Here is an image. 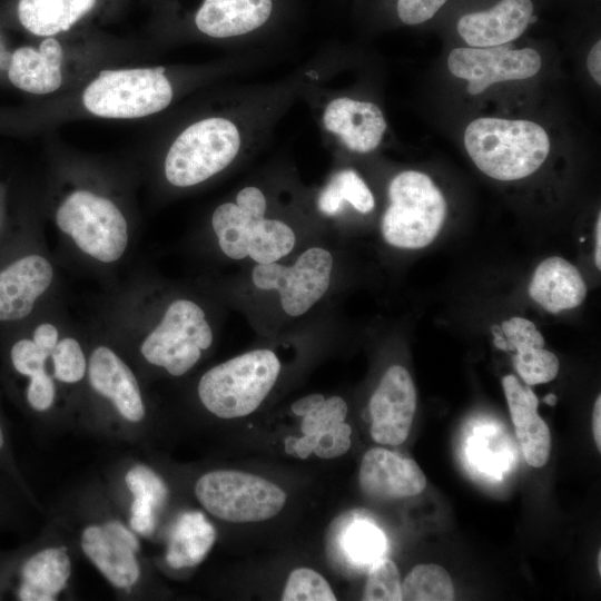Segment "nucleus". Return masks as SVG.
I'll use <instances>...</instances> for the list:
<instances>
[{"mask_svg":"<svg viewBox=\"0 0 601 601\" xmlns=\"http://www.w3.org/2000/svg\"><path fill=\"white\" fill-rule=\"evenodd\" d=\"M49 516L69 534L78 556L88 561L121 600L148 595L150 570L140 538L112 502L101 477L63 493Z\"/></svg>","mask_w":601,"mask_h":601,"instance_id":"f257e3e1","label":"nucleus"},{"mask_svg":"<svg viewBox=\"0 0 601 601\" xmlns=\"http://www.w3.org/2000/svg\"><path fill=\"white\" fill-rule=\"evenodd\" d=\"M63 331L58 322L39 313L0 334V384L39 431L73 426L50 366V353Z\"/></svg>","mask_w":601,"mask_h":601,"instance_id":"f03ea898","label":"nucleus"},{"mask_svg":"<svg viewBox=\"0 0 601 601\" xmlns=\"http://www.w3.org/2000/svg\"><path fill=\"white\" fill-rule=\"evenodd\" d=\"M149 421L140 375L128 357L115 343H89L76 427L109 441L140 445Z\"/></svg>","mask_w":601,"mask_h":601,"instance_id":"7ed1b4c3","label":"nucleus"},{"mask_svg":"<svg viewBox=\"0 0 601 601\" xmlns=\"http://www.w3.org/2000/svg\"><path fill=\"white\" fill-rule=\"evenodd\" d=\"M77 556L69 534L48 516L33 540L0 550V601L70 599Z\"/></svg>","mask_w":601,"mask_h":601,"instance_id":"20e7f679","label":"nucleus"},{"mask_svg":"<svg viewBox=\"0 0 601 601\" xmlns=\"http://www.w3.org/2000/svg\"><path fill=\"white\" fill-rule=\"evenodd\" d=\"M214 341L211 326L203 307L189 298L169 302L157 321L132 329L118 346L135 368L161 370L179 377L188 373Z\"/></svg>","mask_w":601,"mask_h":601,"instance_id":"39448f33","label":"nucleus"},{"mask_svg":"<svg viewBox=\"0 0 601 601\" xmlns=\"http://www.w3.org/2000/svg\"><path fill=\"white\" fill-rule=\"evenodd\" d=\"M464 145L481 171L502 181L530 176L541 167L550 151L549 136L540 125L491 117L469 124Z\"/></svg>","mask_w":601,"mask_h":601,"instance_id":"423d86ee","label":"nucleus"},{"mask_svg":"<svg viewBox=\"0 0 601 601\" xmlns=\"http://www.w3.org/2000/svg\"><path fill=\"white\" fill-rule=\"evenodd\" d=\"M56 279L52 260L32 236H4L0 242V334L40 313Z\"/></svg>","mask_w":601,"mask_h":601,"instance_id":"0eeeda50","label":"nucleus"},{"mask_svg":"<svg viewBox=\"0 0 601 601\" xmlns=\"http://www.w3.org/2000/svg\"><path fill=\"white\" fill-rule=\"evenodd\" d=\"M279 372L280 362L273 351L254 349L206 371L198 381L197 395L219 418L243 417L262 404Z\"/></svg>","mask_w":601,"mask_h":601,"instance_id":"6e6552de","label":"nucleus"},{"mask_svg":"<svg viewBox=\"0 0 601 601\" xmlns=\"http://www.w3.org/2000/svg\"><path fill=\"white\" fill-rule=\"evenodd\" d=\"M55 223L79 253L97 264H117L128 252V220L105 196L86 189L70 193L58 206Z\"/></svg>","mask_w":601,"mask_h":601,"instance_id":"1a4fd4ad","label":"nucleus"},{"mask_svg":"<svg viewBox=\"0 0 601 601\" xmlns=\"http://www.w3.org/2000/svg\"><path fill=\"white\" fill-rule=\"evenodd\" d=\"M101 479L129 528L140 539L160 538L170 487L159 470L140 456L126 455L108 464Z\"/></svg>","mask_w":601,"mask_h":601,"instance_id":"9d476101","label":"nucleus"},{"mask_svg":"<svg viewBox=\"0 0 601 601\" xmlns=\"http://www.w3.org/2000/svg\"><path fill=\"white\" fill-rule=\"evenodd\" d=\"M388 198L381 223L384 239L404 249L430 245L446 217V201L431 178L415 170L400 173L390 183Z\"/></svg>","mask_w":601,"mask_h":601,"instance_id":"9b49d317","label":"nucleus"},{"mask_svg":"<svg viewBox=\"0 0 601 601\" xmlns=\"http://www.w3.org/2000/svg\"><path fill=\"white\" fill-rule=\"evenodd\" d=\"M199 504L226 522H260L277 515L285 505V492L260 476L234 470H211L193 485Z\"/></svg>","mask_w":601,"mask_h":601,"instance_id":"f8f14e48","label":"nucleus"},{"mask_svg":"<svg viewBox=\"0 0 601 601\" xmlns=\"http://www.w3.org/2000/svg\"><path fill=\"white\" fill-rule=\"evenodd\" d=\"M240 135L225 118L199 120L173 142L165 159V176L176 187H190L224 170L237 156Z\"/></svg>","mask_w":601,"mask_h":601,"instance_id":"ddd939ff","label":"nucleus"},{"mask_svg":"<svg viewBox=\"0 0 601 601\" xmlns=\"http://www.w3.org/2000/svg\"><path fill=\"white\" fill-rule=\"evenodd\" d=\"M162 68L104 70L86 88L88 111L105 118H140L165 109L173 88Z\"/></svg>","mask_w":601,"mask_h":601,"instance_id":"4468645a","label":"nucleus"},{"mask_svg":"<svg viewBox=\"0 0 601 601\" xmlns=\"http://www.w3.org/2000/svg\"><path fill=\"white\" fill-rule=\"evenodd\" d=\"M332 254L312 247L299 255L292 266L257 264L252 273L254 285L264 290H277L283 311L297 317L307 313L326 294L333 269Z\"/></svg>","mask_w":601,"mask_h":601,"instance_id":"2eb2a0df","label":"nucleus"},{"mask_svg":"<svg viewBox=\"0 0 601 601\" xmlns=\"http://www.w3.org/2000/svg\"><path fill=\"white\" fill-rule=\"evenodd\" d=\"M541 66V56L535 49H512L504 45L455 48L447 58L452 75L469 81L471 95H479L495 82L530 78Z\"/></svg>","mask_w":601,"mask_h":601,"instance_id":"dca6fc26","label":"nucleus"},{"mask_svg":"<svg viewBox=\"0 0 601 601\" xmlns=\"http://www.w3.org/2000/svg\"><path fill=\"white\" fill-rule=\"evenodd\" d=\"M416 410V390L410 373L391 366L373 393L368 411L371 435L382 445H400L408 436Z\"/></svg>","mask_w":601,"mask_h":601,"instance_id":"f3484780","label":"nucleus"},{"mask_svg":"<svg viewBox=\"0 0 601 601\" xmlns=\"http://www.w3.org/2000/svg\"><path fill=\"white\" fill-rule=\"evenodd\" d=\"M358 480L366 495L380 500L415 496L426 485V477L415 461L383 447L364 454Z\"/></svg>","mask_w":601,"mask_h":601,"instance_id":"a211bd4d","label":"nucleus"},{"mask_svg":"<svg viewBox=\"0 0 601 601\" xmlns=\"http://www.w3.org/2000/svg\"><path fill=\"white\" fill-rule=\"evenodd\" d=\"M266 207L263 191L247 186L237 194L236 203H224L215 209L211 227L227 257L235 260L248 257V245L265 218Z\"/></svg>","mask_w":601,"mask_h":601,"instance_id":"6ab92c4d","label":"nucleus"},{"mask_svg":"<svg viewBox=\"0 0 601 601\" xmlns=\"http://www.w3.org/2000/svg\"><path fill=\"white\" fill-rule=\"evenodd\" d=\"M532 14L531 0H501L489 10L462 16L456 28L470 47L501 46L519 38Z\"/></svg>","mask_w":601,"mask_h":601,"instance_id":"aec40b11","label":"nucleus"},{"mask_svg":"<svg viewBox=\"0 0 601 601\" xmlns=\"http://www.w3.org/2000/svg\"><path fill=\"white\" fill-rule=\"evenodd\" d=\"M325 128L352 151L370 152L381 142L386 121L373 102L347 97L332 100L323 115Z\"/></svg>","mask_w":601,"mask_h":601,"instance_id":"412c9836","label":"nucleus"},{"mask_svg":"<svg viewBox=\"0 0 601 601\" xmlns=\"http://www.w3.org/2000/svg\"><path fill=\"white\" fill-rule=\"evenodd\" d=\"M515 434L529 465L541 467L549 460L551 433L538 414V397L529 386H522L514 375L502 380Z\"/></svg>","mask_w":601,"mask_h":601,"instance_id":"4be33fe9","label":"nucleus"},{"mask_svg":"<svg viewBox=\"0 0 601 601\" xmlns=\"http://www.w3.org/2000/svg\"><path fill=\"white\" fill-rule=\"evenodd\" d=\"M505 351H515L513 365L526 385H538L554 380L559 359L544 348V338L531 321L512 317L501 326Z\"/></svg>","mask_w":601,"mask_h":601,"instance_id":"5701e85b","label":"nucleus"},{"mask_svg":"<svg viewBox=\"0 0 601 601\" xmlns=\"http://www.w3.org/2000/svg\"><path fill=\"white\" fill-rule=\"evenodd\" d=\"M529 294L545 311L556 314L579 306L585 298L587 286L574 265L553 256L536 267Z\"/></svg>","mask_w":601,"mask_h":601,"instance_id":"b1692460","label":"nucleus"},{"mask_svg":"<svg viewBox=\"0 0 601 601\" xmlns=\"http://www.w3.org/2000/svg\"><path fill=\"white\" fill-rule=\"evenodd\" d=\"M272 9V0H205L195 22L209 37H236L262 27Z\"/></svg>","mask_w":601,"mask_h":601,"instance_id":"393cba45","label":"nucleus"},{"mask_svg":"<svg viewBox=\"0 0 601 601\" xmlns=\"http://www.w3.org/2000/svg\"><path fill=\"white\" fill-rule=\"evenodd\" d=\"M164 562L173 570L198 565L216 540V531L204 513L184 511L166 529Z\"/></svg>","mask_w":601,"mask_h":601,"instance_id":"a878e982","label":"nucleus"},{"mask_svg":"<svg viewBox=\"0 0 601 601\" xmlns=\"http://www.w3.org/2000/svg\"><path fill=\"white\" fill-rule=\"evenodd\" d=\"M62 49L60 43L48 38L36 50L32 47L17 49L8 70L12 85L36 95H45L57 90L62 81Z\"/></svg>","mask_w":601,"mask_h":601,"instance_id":"bb28decb","label":"nucleus"},{"mask_svg":"<svg viewBox=\"0 0 601 601\" xmlns=\"http://www.w3.org/2000/svg\"><path fill=\"white\" fill-rule=\"evenodd\" d=\"M95 3L96 0H20L18 16L28 31L49 37L68 30Z\"/></svg>","mask_w":601,"mask_h":601,"instance_id":"cd10ccee","label":"nucleus"},{"mask_svg":"<svg viewBox=\"0 0 601 601\" xmlns=\"http://www.w3.org/2000/svg\"><path fill=\"white\" fill-rule=\"evenodd\" d=\"M344 203H349L362 214H367L375 207L372 191L353 169L336 173L317 198L318 209L327 216L338 214Z\"/></svg>","mask_w":601,"mask_h":601,"instance_id":"c85d7f7f","label":"nucleus"},{"mask_svg":"<svg viewBox=\"0 0 601 601\" xmlns=\"http://www.w3.org/2000/svg\"><path fill=\"white\" fill-rule=\"evenodd\" d=\"M454 587L447 571L437 564H418L402 583V600L452 601Z\"/></svg>","mask_w":601,"mask_h":601,"instance_id":"c756f323","label":"nucleus"},{"mask_svg":"<svg viewBox=\"0 0 601 601\" xmlns=\"http://www.w3.org/2000/svg\"><path fill=\"white\" fill-rule=\"evenodd\" d=\"M342 548L352 561L374 563L383 554L385 539L375 525L366 521H356L344 530Z\"/></svg>","mask_w":601,"mask_h":601,"instance_id":"7c9ffc66","label":"nucleus"},{"mask_svg":"<svg viewBox=\"0 0 601 601\" xmlns=\"http://www.w3.org/2000/svg\"><path fill=\"white\" fill-rule=\"evenodd\" d=\"M0 472L10 479L22 493L30 508L40 513L45 510L26 479L16 456L10 424L1 404L0 395Z\"/></svg>","mask_w":601,"mask_h":601,"instance_id":"2f4dec72","label":"nucleus"},{"mask_svg":"<svg viewBox=\"0 0 601 601\" xmlns=\"http://www.w3.org/2000/svg\"><path fill=\"white\" fill-rule=\"evenodd\" d=\"M283 601H335L336 597L328 582L315 570L298 568L290 572Z\"/></svg>","mask_w":601,"mask_h":601,"instance_id":"473e14b6","label":"nucleus"},{"mask_svg":"<svg viewBox=\"0 0 601 601\" xmlns=\"http://www.w3.org/2000/svg\"><path fill=\"white\" fill-rule=\"evenodd\" d=\"M363 600H402L401 578L398 570L393 561L386 559H378L373 563L365 583Z\"/></svg>","mask_w":601,"mask_h":601,"instance_id":"72a5a7b5","label":"nucleus"},{"mask_svg":"<svg viewBox=\"0 0 601 601\" xmlns=\"http://www.w3.org/2000/svg\"><path fill=\"white\" fill-rule=\"evenodd\" d=\"M347 404L341 396L325 398L317 407L303 416L302 433L316 434L345 421Z\"/></svg>","mask_w":601,"mask_h":601,"instance_id":"f704fd0d","label":"nucleus"},{"mask_svg":"<svg viewBox=\"0 0 601 601\" xmlns=\"http://www.w3.org/2000/svg\"><path fill=\"white\" fill-rule=\"evenodd\" d=\"M351 426L345 421L336 423L326 431L313 434V453L322 459H334L345 454L351 447Z\"/></svg>","mask_w":601,"mask_h":601,"instance_id":"c9c22d12","label":"nucleus"},{"mask_svg":"<svg viewBox=\"0 0 601 601\" xmlns=\"http://www.w3.org/2000/svg\"><path fill=\"white\" fill-rule=\"evenodd\" d=\"M23 504L30 506L13 482L0 472V532L14 525Z\"/></svg>","mask_w":601,"mask_h":601,"instance_id":"e433bc0d","label":"nucleus"},{"mask_svg":"<svg viewBox=\"0 0 601 601\" xmlns=\"http://www.w3.org/2000/svg\"><path fill=\"white\" fill-rule=\"evenodd\" d=\"M447 0H398L397 14L406 24H418L434 17Z\"/></svg>","mask_w":601,"mask_h":601,"instance_id":"4c0bfd02","label":"nucleus"},{"mask_svg":"<svg viewBox=\"0 0 601 601\" xmlns=\"http://www.w3.org/2000/svg\"><path fill=\"white\" fill-rule=\"evenodd\" d=\"M324 400L325 397L318 393L306 395L292 404V411L298 416H304L317 407Z\"/></svg>","mask_w":601,"mask_h":601,"instance_id":"58836bf2","label":"nucleus"},{"mask_svg":"<svg viewBox=\"0 0 601 601\" xmlns=\"http://www.w3.org/2000/svg\"><path fill=\"white\" fill-rule=\"evenodd\" d=\"M587 67L594 79V81L601 83V41L595 42V45L590 50L587 58Z\"/></svg>","mask_w":601,"mask_h":601,"instance_id":"ea45409f","label":"nucleus"},{"mask_svg":"<svg viewBox=\"0 0 601 601\" xmlns=\"http://www.w3.org/2000/svg\"><path fill=\"white\" fill-rule=\"evenodd\" d=\"M592 432L598 450H601V396L598 395L592 414Z\"/></svg>","mask_w":601,"mask_h":601,"instance_id":"a19ab883","label":"nucleus"},{"mask_svg":"<svg viewBox=\"0 0 601 601\" xmlns=\"http://www.w3.org/2000/svg\"><path fill=\"white\" fill-rule=\"evenodd\" d=\"M594 262L598 269L601 268V215L599 214L595 223V250Z\"/></svg>","mask_w":601,"mask_h":601,"instance_id":"79ce46f5","label":"nucleus"},{"mask_svg":"<svg viewBox=\"0 0 601 601\" xmlns=\"http://www.w3.org/2000/svg\"><path fill=\"white\" fill-rule=\"evenodd\" d=\"M543 402L550 406H554L558 402V397L554 394L550 393L543 397Z\"/></svg>","mask_w":601,"mask_h":601,"instance_id":"37998d69","label":"nucleus"},{"mask_svg":"<svg viewBox=\"0 0 601 601\" xmlns=\"http://www.w3.org/2000/svg\"><path fill=\"white\" fill-rule=\"evenodd\" d=\"M598 571L601 573V552L598 553Z\"/></svg>","mask_w":601,"mask_h":601,"instance_id":"c03bdc74","label":"nucleus"}]
</instances>
